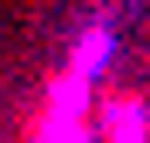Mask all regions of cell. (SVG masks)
Wrapping results in <instances>:
<instances>
[{"mask_svg":"<svg viewBox=\"0 0 150 143\" xmlns=\"http://www.w3.org/2000/svg\"><path fill=\"white\" fill-rule=\"evenodd\" d=\"M96 136L103 143H150V102L137 89H109V95H96Z\"/></svg>","mask_w":150,"mask_h":143,"instance_id":"cell-1","label":"cell"},{"mask_svg":"<svg viewBox=\"0 0 150 143\" xmlns=\"http://www.w3.org/2000/svg\"><path fill=\"white\" fill-rule=\"evenodd\" d=\"M109 48H116V34H109V20H96V27L82 34V41H75V55H68V68H75V75H103V61H109Z\"/></svg>","mask_w":150,"mask_h":143,"instance_id":"cell-2","label":"cell"}]
</instances>
